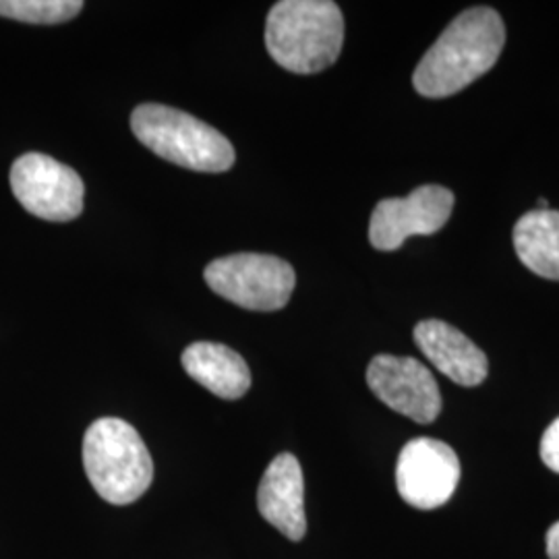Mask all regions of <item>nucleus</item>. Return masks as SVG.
I'll return each instance as SVG.
<instances>
[{
    "mask_svg": "<svg viewBox=\"0 0 559 559\" xmlns=\"http://www.w3.org/2000/svg\"><path fill=\"white\" fill-rule=\"evenodd\" d=\"M367 383L385 406L415 423L440 417V385L420 360L378 355L367 367Z\"/></svg>",
    "mask_w": 559,
    "mask_h": 559,
    "instance_id": "1a4fd4ad",
    "label": "nucleus"
},
{
    "mask_svg": "<svg viewBox=\"0 0 559 559\" xmlns=\"http://www.w3.org/2000/svg\"><path fill=\"white\" fill-rule=\"evenodd\" d=\"M81 9V0H0V17L36 25L75 20Z\"/></svg>",
    "mask_w": 559,
    "mask_h": 559,
    "instance_id": "4468645a",
    "label": "nucleus"
},
{
    "mask_svg": "<svg viewBox=\"0 0 559 559\" xmlns=\"http://www.w3.org/2000/svg\"><path fill=\"white\" fill-rule=\"evenodd\" d=\"M537 210H549V201L540 198V200L537 201Z\"/></svg>",
    "mask_w": 559,
    "mask_h": 559,
    "instance_id": "f3484780",
    "label": "nucleus"
},
{
    "mask_svg": "<svg viewBox=\"0 0 559 559\" xmlns=\"http://www.w3.org/2000/svg\"><path fill=\"white\" fill-rule=\"evenodd\" d=\"M344 44V17L332 0H282L265 21V46L282 69L313 75L332 67Z\"/></svg>",
    "mask_w": 559,
    "mask_h": 559,
    "instance_id": "f03ea898",
    "label": "nucleus"
},
{
    "mask_svg": "<svg viewBox=\"0 0 559 559\" xmlns=\"http://www.w3.org/2000/svg\"><path fill=\"white\" fill-rule=\"evenodd\" d=\"M180 360L187 376L218 399H242L251 388L249 365L224 344L195 342L185 348Z\"/></svg>",
    "mask_w": 559,
    "mask_h": 559,
    "instance_id": "f8f14e48",
    "label": "nucleus"
},
{
    "mask_svg": "<svg viewBox=\"0 0 559 559\" xmlns=\"http://www.w3.org/2000/svg\"><path fill=\"white\" fill-rule=\"evenodd\" d=\"M11 189L21 205L46 222H71L83 212L80 175L46 154H25L11 168Z\"/></svg>",
    "mask_w": 559,
    "mask_h": 559,
    "instance_id": "423d86ee",
    "label": "nucleus"
},
{
    "mask_svg": "<svg viewBox=\"0 0 559 559\" xmlns=\"http://www.w3.org/2000/svg\"><path fill=\"white\" fill-rule=\"evenodd\" d=\"M545 547H547L549 559H559V520L556 524H551V528L547 531Z\"/></svg>",
    "mask_w": 559,
    "mask_h": 559,
    "instance_id": "dca6fc26",
    "label": "nucleus"
},
{
    "mask_svg": "<svg viewBox=\"0 0 559 559\" xmlns=\"http://www.w3.org/2000/svg\"><path fill=\"white\" fill-rule=\"evenodd\" d=\"M420 353L440 369L445 378L475 388L487 378L489 362L479 346L454 325L440 320H425L415 328Z\"/></svg>",
    "mask_w": 559,
    "mask_h": 559,
    "instance_id": "9b49d317",
    "label": "nucleus"
},
{
    "mask_svg": "<svg viewBox=\"0 0 559 559\" xmlns=\"http://www.w3.org/2000/svg\"><path fill=\"white\" fill-rule=\"evenodd\" d=\"M506 44L500 13L473 7L452 21L415 69L413 85L425 98H448L496 67Z\"/></svg>",
    "mask_w": 559,
    "mask_h": 559,
    "instance_id": "f257e3e1",
    "label": "nucleus"
},
{
    "mask_svg": "<svg viewBox=\"0 0 559 559\" xmlns=\"http://www.w3.org/2000/svg\"><path fill=\"white\" fill-rule=\"evenodd\" d=\"M514 249L533 274L559 280V212H526L514 226Z\"/></svg>",
    "mask_w": 559,
    "mask_h": 559,
    "instance_id": "ddd939ff",
    "label": "nucleus"
},
{
    "mask_svg": "<svg viewBox=\"0 0 559 559\" xmlns=\"http://www.w3.org/2000/svg\"><path fill=\"white\" fill-rule=\"evenodd\" d=\"M258 508L261 516L286 539L305 537V479L299 460L293 454H278L265 468L258 489Z\"/></svg>",
    "mask_w": 559,
    "mask_h": 559,
    "instance_id": "9d476101",
    "label": "nucleus"
},
{
    "mask_svg": "<svg viewBox=\"0 0 559 559\" xmlns=\"http://www.w3.org/2000/svg\"><path fill=\"white\" fill-rule=\"evenodd\" d=\"M460 483L456 452L440 440L417 438L400 452L396 485L402 500L417 510H436L448 503Z\"/></svg>",
    "mask_w": 559,
    "mask_h": 559,
    "instance_id": "6e6552de",
    "label": "nucleus"
},
{
    "mask_svg": "<svg viewBox=\"0 0 559 559\" xmlns=\"http://www.w3.org/2000/svg\"><path fill=\"white\" fill-rule=\"evenodd\" d=\"M83 466L102 500L127 506L140 500L154 480V462L138 429L127 420H94L83 438Z\"/></svg>",
    "mask_w": 559,
    "mask_h": 559,
    "instance_id": "7ed1b4c3",
    "label": "nucleus"
},
{
    "mask_svg": "<svg viewBox=\"0 0 559 559\" xmlns=\"http://www.w3.org/2000/svg\"><path fill=\"white\" fill-rule=\"evenodd\" d=\"M135 138L156 156L195 173H226L235 164V147L218 129L179 108L141 104L131 115Z\"/></svg>",
    "mask_w": 559,
    "mask_h": 559,
    "instance_id": "20e7f679",
    "label": "nucleus"
},
{
    "mask_svg": "<svg viewBox=\"0 0 559 559\" xmlns=\"http://www.w3.org/2000/svg\"><path fill=\"white\" fill-rule=\"evenodd\" d=\"M454 210V193L440 185H423L408 198H392L376 205L369 240L378 251H396L404 240L433 235L445 226Z\"/></svg>",
    "mask_w": 559,
    "mask_h": 559,
    "instance_id": "0eeeda50",
    "label": "nucleus"
},
{
    "mask_svg": "<svg viewBox=\"0 0 559 559\" xmlns=\"http://www.w3.org/2000/svg\"><path fill=\"white\" fill-rule=\"evenodd\" d=\"M203 278L222 299L249 311H278L286 307L297 284L288 261L261 253H237L212 261Z\"/></svg>",
    "mask_w": 559,
    "mask_h": 559,
    "instance_id": "39448f33",
    "label": "nucleus"
},
{
    "mask_svg": "<svg viewBox=\"0 0 559 559\" xmlns=\"http://www.w3.org/2000/svg\"><path fill=\"white\" fill-rule=\"evenodd\" d=\"M540 460L549 471L559 473V417L540 438Z\"/></svg>",
    "mask_w": 559,
    "mask_h": 559,
    "instance_id": "2eb2a0df",
    "label": "nucleus"
}]
</instances>
